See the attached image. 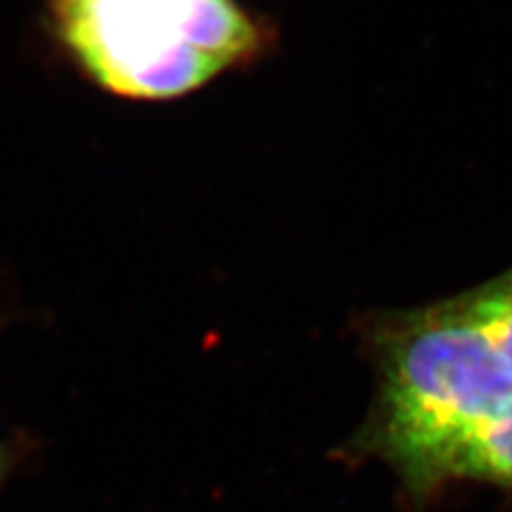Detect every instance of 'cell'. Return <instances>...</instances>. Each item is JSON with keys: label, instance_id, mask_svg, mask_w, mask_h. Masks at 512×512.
I'll use <instances>...</instances> for the list:
<instances>
[{"label": "cell", "instance_id": "6da1fadb", "mask_svg": "<svg viewBox=\"0 0 512 512\" xmlns=\"http://www.w3.org/2000/svg\"><path fill=\"white\" fill-rule=\"evenodd\" d=\"M370 344L376 399L348 451L387 463L423 502L444 455L512 408V372L466 295L382 320Z\"/></svg>", "mask_w": 512, "mask_h": 512}, {"label": "cell", "instance_id": "7a4b0ae2", "mask_svg": "<svg viewBox=\"0 0 512 512\" xmlns=\"http://www.w3.org/2000/svg\"><path fill=\"white\" fill-rule=\"evenodd\" d=\"M52 26L94 84L137 101L197 90L267 41L235 0H52Z\"/></svg>", "mask_w": 512, "mask_h": 512}, {"label": "cell", "instance_id": "3957f363", "mask_svg": "<svg viewBox=\"0 0 512 512\" xmlns=\"http://www.w3.org/2000/svg\"><path fill=\"white\" fill-rule=\"evenodd\" d=\"M451 480L512 489V408L470 431L444 455L436 472V489Z\"/></svg>", "mask_w": 512, "mask_h": 512}, {"label": "cell", "instance_id": "277c9868", "mask_svg": "<svg viewBox=\"0 0 512 512\" xmlns=\"http://www.w3.org/2000/svg\"><path fill=\"white\" fill-rule=\"evenodd\" d=\"M468 306L512 372V269L466 295Z\"/></svg>", "mask_w": 512, "mask_h": 512}, {"label": "cell", "instance_id": "5b68a950", "mask_svg": "<svg viewBox=\"0 0 512 512\" xmlns=\"http://www.w3.org/2000/svg\"><path fill=\"white\" fill-rule=\"evenodd\" d=\"M15 463V453H13V446L0 442V487H3L5 478L11 472V466Z\"/></svg>", "mask_w": 512, "mask_h": 512}]
</instances>
